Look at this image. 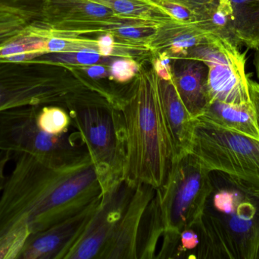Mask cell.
Returning a JSON list of instances; mask_svg holds the SVG:
<instances>
[{
    "label": "cell",
    "mask_w": 259,
    "mask_h": 259,
    "mask_svg": "<svg viewBox=\"0 0 259 259\" xmlns=\"http://www.w3.org/2000/svg\"><path fill=\"white\" fill-rule=\"evenodd\" d=\"M14 167L0 195V237L24 225L39 232L74 215L103 194L90 154L66 165L12 155Z\"/></svg>",
    "instance_id": "1"
},
{
    "label": "cell",
    "mask_w": 259,
    "mask_h": 259,
    "mask_svg": "<svg viewBox=\"0 0 259 259\" xmlns=\"http://www.w3.org/2000/svg\"><path fill=\"white\" fill-rule=\"evenodd\" d=\"M118 108L125 128L124 182L133 189L141 184L161 188L178 158L155 70L137 76Z\"/></svg>",
    "instance_id": "2"
},
{
    "label": "cell",
    "mask_w": 259,
    "mask_h": 259,
    "mask_svg": "<svg viewBox=\"0 0 259 259\" xmlns=\"http://www.w3.org/2000/svg\"><path fill=\"white\" fill-rule=\"evenodd\" d=\"M190 154L205 168L236 188L259 199V140L213 123L194 118Z\"/></svg>",
    "instance_id": "3"
},
{
    "label": "cell",
    "mask_w": 259,
    "mask_h": 259,
    "mask_svg": "<svg viewBox=\"0 0 259 259\" xmlns=\"http://www.w3.org/2000/svg\"><path fill=\"white\" fill-rule=\"evenodd\" d=\"M90 154L103 193L124 181L126 134L122 114L112 106H90L69 110Z\"/></svg>",
    "instance_id": "4"
},
{
    "label": "cell",
    "mask_w": 259,
    "mask_h": 259,
    "mask_svg": "<svg viewBox=\"0 0 259 259\" xmlns=\"http://www.w3.org/2000/svg\"><path fill=\"white\" fill-rule=\"evenodd\" d=\"M57 68L58 64L42 61L0 59V112L26 106L83 107Z\"/></svg>",
    "instance_id": "5"
},
{
    "label": "cell",
    "mask_w": 259,
    "mask_h": 259,
    "mask_svg": "<svg viewBox=\"0 0 259 259\" xmlns=\"http://www.w3.org/2000/svg\"><path fill=\"white\" fill-rule=\"evenodd\" d=\"M214 190L211 173L193 154L175 164L166 183L156 190L163 236H179L202 218Z\"/></svg>",
    "instance_id": "6"
},
{
    "label": "cell",
    "mask_w": 259,
    "mask_h": 259,
    "mask_svg": "<svg viewBox=\"0 0 259 259\" xmlns=\"http://www.w3.org/2000/svg\"><path fill=\"white\" fill-rule=\"evenodd\" d=\"M42 106H26L0 112V152L27 155L47 165H66L88 153L71 137L47 133L39 129L36 116Z\"/></svg>",
    "instance_id": "7"
},
{
    "label": "cell",
    "mask_w": 259,
    "mask_h": 259,
    "mask_svg": "<svg viewBox=\"0 0 259 259\" xmlns=\"http://www.w3.org/2000/svg\"><path fill=\"white\" fill-rule=\"evenodd\" d=\"M199 226L202 249L211 258L257 259L259 199L243 193L228 212L205 208Z\"/></svg>",
    "instance_id": "8"
},
{
    "label": "cell",
    "mask_w": 259,
    "mask_h": 259,
    "mask_svg": "<svg viewBox=\"0 0 259 259\" xmlns=\"http://www.w3.org/2000/svg\"><path fill=\"white\" fill-rule=\"evenodd\" d=\"M212 34L208 42L188 52L191 59L208 66V96L213 101L241 104L251 102L249 77L246 73V52Z\"/></svg>",
    "instance_id": "9"
},
{
    "label": "cell",
    "mask_w": 259,
    "mask_h": 259,
    "mask_svg": "<svg viewBox=\"0 0 259 259\" xmlns=\"http://www.w3.org/2000/svg\"><path fill=\"white\" fill-rule=\"evenodd\" d=\"M134 190L122 181L103 193L97 211L64 259H100Z\"/></svg>",
    "instance_id": "10"
},
{
    "label": "cell",
    "mask_w": 259,
    "mask_h": 259,
    "mask_svg": "<svg viewBox=\"0 0 259 259\" xmlns=\"http://www.w3.org/2000/svg\"><path fill=\"white\" fill-rule=\"evenodd\" d=\"M101 196L86 208L47 229L30 234L18 259H64L101 202Z\"/></svg>",
    "instance_id": "11"
},
{
    "label": "cell",
    "mask_w": 259,
    "mask_h": 259,
    "mask_svg": "<svg viewBox=\"0 0 259 259\" xmlns=\"http://www.w3.org/2000/svg\"><path fill=\"white\" fill-rule=\"evenodd\" d=\"M156 190L148 185H138L107 246L100 259H137L139 239L143 217Z\"/></svg>",
    "instance_id": "12"
},
{
    "label": "cell",
    "mask_w": 259,
    "mask_h": 259,
    "mask_svg": "<svg viewBox=\"0 0 259 259\" xmlns=\"http://www.w3.org/2000/svg\"><path fill=\"white\" fill-rule=\"evenodd\" d=\"M208 66L202 61L189 58L178 62L172 81L178 94L193 118L199 117L209 103Z\"/></svg>",
    "instance_id": "13"
},
{
    "label": "cell",
    "mask_w": 259,
    "mask_h": 259,
    "mask_svg": "<svg viewBox=\"0 0 259 259\" xmlns=\"http://www.w3.org/2000/svg\"><path fill=\"white\" fill-rule=\"evenodd\" d=\"M158 85L166 121L179 161L190 154L194 119L181 100L173 81L163 80L158 77Z\"/></svg>",
    "instance_id": "14"
},
{
    "label": "cell",
    "mask_w": 259,
    "mask_h": 259,
    "mask_svg": "<svg viewBox=\"0 0 259 259\" xmlns=\"http://www.w3.org/2000/svg\"><path fill=\"white\" fill-rule=\"evenodd\" d=\"M211 35L197 23L171 21L161 24L149 44L156 50L187 54L191 49L208 42Z\"/></svg>",
    "instance_id": "15"
},
{
    "label": "cell",
    "mask_w": 259,
    "mask_h": 259,
    "mask_svg": "<svg viewBox=\"0 0 259 259\" xmlns=\"http://www.w3.org/2000/svg\"><path fill=\"white\" fill-rule=\"evenodd\" d=\"M199 116L226 129L259 140L255 110L251 102L241 104L211 102Z\"/></svg>",
    "instance_id": "16"
},
{
    "label": "cell",
    "mask_w": 259,
    "mask_h": 259,
    "mask_svg": "<svg viewBox=\"0 0 259 259\" xmlns=\"http://www.w3.org/2000/svg\"><path fill=\"white\" fill-rule=\"evenodd\" d=\"M234 16V28L240 46L259 49V0H226Z\"/></svg>",
    "instance_id": "17"
},
{
    "label": "cell",
    "mask_w": 259,
    "mask_h": 259,
    "mask_svg": "<svg viewBox=\"0 0 259 259\" xmlns=\"http://www.w3.org/2000/svg\"><path fill=\"white\" fill-rule=\"evenodd\" d=\"M103 5L124 18L155 21L158 24L177 21L150 0H87Z\"/></svg>",
    "instance_id": "18"
},
{
    "label": "cell",
    "mask_w": 259,
    "mask_h": 259,
    "mask_svg": "<svg viewBox=\"0 0 259 259\" xmlns=\"http://www.w3.org/2000/svg\"><path fill=\"white\" fill-rule=\"evenodd\" d=\"M164 233L159 203L155 191L143 217L139 239L137 259L155 258L158 240Z\"/></svg>",
    "instance_id": "19"
},
{
    "label": "cell",
    "mask_w": 259,
    "mask_h": 259,
    "mask_svg": "<svg viewBox=\"0 0 259 259\" xmlns=\"http://www.w3.org/2000/svg\"><path fill=\"white\" fill-rule=\"evenodd\" d=\"M39 17L24 9L0 3V48L28 32Z\"/></svg>",
    "instance_id": "20"
},
{
    "label": "cell",
    "mask_w": 259,
    "mask_h": 259,
    "mask_svg": "<svg viewBox=\"0 0 259 259\" xmlns=\"http://www.w3.org/2000/svg\"><path fill=\"white\" fill-rule=\"evenodd\" d=\"M36 123L39 129L52 135L65 134L71 126L69 113L63 107L55 105L42 106L36 116Z\"/></svg>",
    "instance_id": "21"
},
{
    "label": "cell",
    "mask_w": 259,
    "mask_h": 259,
    "mask_svg": "<svg viewBox=\"0 0 259 259\" xmlns=\"http://www.w3.org/2000/svg\"><path fill=\"white\" fill-rule=\"evenodd\" d=\"M31 234L28 227L15 225L0 237V259L17 258Z\"/></svg>",
    "instance_id": "22"
},
{
    "label": "cell",
    "mask_w": 259,
    "mask_h": 259,
    "mask_svg": "<svg viewBox=\"0 0 259 259\" xmlns=\"http://www.w3.org/2000/svg\"><path fill=\"white\" fill-rule=\"evenodd\" d=\"M162 9L175 21L184 23H197V17L191 8L176 0H150Z\"/></svg>",
    "instance_id": "23"
},
{
    "label": "cell",
    "mask_w": 259,
    "mask_h": 259,
    "mask_svg": "<svg viewBox=\"0 0 259 259\" xmlns=\"http://www.w3.org/2000/svg\"><path fill=\"white\" fill-rule=\"evenodd\" d=\"M139 71V65L131 59H121L114 61L110 67L111 76L117 82H129Z\"/></svg>",
    "instance_id": "24"
},
{
    "label": "cell",
    "mask_w": 259,
    "mask_h": 259,
    "mask_svg": "<svg viewBox=\"0 0 259 259\" xmlns=\"http://www.w3.org/2000/svg\"><path fill=\"white\" fill-rule=\"evenodd\" d=\"M180 240H181V250L184 255V253H187L190 251H196L199 244V234L194 227L181 231L180 234Z\"/></svg>",
    "instance_id": "25"
},
{
    "label": "cell",
    "mask_w": 259,
    "mask_h": 259,
    "mask_svg": "<svg viewBox=\"0 0 259 259\" xmlns=\"http://www.w3.org/2000/svg\"><path fill=\"white\" fill-rule=\"evenodd\" d=\"M42 3L44 0H0V3L10 5L31 12L39 17V20L42 12Z\"/></svg>",
    "instance_id": "26"
},
{
    "label": "cell",
    "mask_w": 259,
    "mask_h": 259,
    "mask_svg": "<svg viewBox=\"0 0 259 259\" xmlns=\"http://www.w3.org/2000/svg\"><path fill=\"white\" fill-rule=\"evenodd\" d=\"M170 62V59L166 56H161L154 62V70L157 76L163 80H172Z\"/></svg>",
    "instance_id": "27"
},
{
    "label": "cell",
    "mask_w": 259,
    "mask_h": 259,
    "mask_svg": "<svg viewBox=\"0 0 259 259\" xmlns=\"http://www.w3.org/2000/svg\"><path fill=\"white\" fill-rule=\"evenodd\" d=\"M97 49L102 56H109L113 53L115 43L112 33H107L97 40Z\"/></svg>",
    "instance_id": "28"
},
{
    "label": "cell",
    "mask_w": 259,
    "mask_h": 259,
    "mask_svg": "<svg viewBox=\"0 0 259 259\" xmlns=\"http://www.w3.org/2000/svg\"><path fill=\"white\" fill-rule=\"evenodd\" d=\"M249 88L251 103H252L254 110H255L257 127L259 131V83L249 79Z\"/></svg>",
    "instance_id": "29"
},
{
    "label": "cell",
    "mask_w": 259,
    "mask_h": 259,
    "mask_svg": "<svg viewBox=\"0 0 259 259\" xmlns=\"http://www.w3.org/2000/svg\"><path fill=\"white\" fill-rule=\"evenodd\" d=\"M12 161L11 154L8 152H0V195L3 191L5 182H6V168L9 161Z\"/></svg>",
    "instance_id": "30"
},
{
    "label": "cell",
    "mask_w": 259,
    "mask_h": 259,
    "mask_svg": "<svg viewBox=\"0 0 259 259\" xmlns=\"http://www.w3.org/2000/svg\"><path fill=\"white\" fill-rule=\"evenodd\" d=\"M87 73L90 77L93 79H97V78L106 77V68L100 65H92L91 66L88 67L86 69Z\"/></svg>",
    "instance_id": "31"
},
{
    "label": "cell",
    "mask_w": 259,
    "mask_h": 259,
    "mask_svg": "<svg viewBox=\"0 0 259 259\" xmlns=\"http://www.w3.org/2000/svg\"><path fill=\"white\" fill-rule=\"evenodd\" d=\"M253 63L255 65V71H256L257 77L259 80V49L255 51V54H254Z\"/></svg>",
    "instance_id": "32"
},
{
    "label": "cell",
    "mask_w": 259,
    "mask_h": 259,
    "mask_svg": "<svg viewBox=\"0 0 259 259\" xmlns=\"http://www.w3.org/2000/svg\"><path fill=\"white\" fill-rule=\"evenodd\" d=\"M257 259H259V249H258V256H257Z\"/></svg>",
    "instance_id": "33"
}]
</instances>
